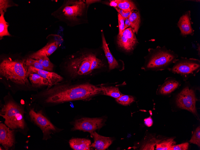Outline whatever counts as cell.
<instances>
[{"instance_id":"obj_1","label":"cell","mask_w":200,"mask_h":150,"mask_svg":"<svg viewBox=\"0 0 200 150\" xmlns=\"http://www.w3.org/2000/svg\"><path fill=\"white\" fill-rule=\"evenodd\" d=\"M61 81L32 94L30 102L45 108L71 101L85 100L101 92L100 87L89 83Z\"/></svg>"},{"instance_id":"obj_2","label":"cell","mask_w":200,"mask_h":150,"mask_svg":"<svg viewBox=\"0 0 200 150\" xmlns=\"http://www.w3.org/2000/svg\"><path fill=\"white\" fill-rule=\"evenodd\" d=\"M26 60H13L8 57L3 59L0 63L1 82L13 93L22 91H38L28 79V66L26 64Z\"/></svg>"},{"instance_id":"obj_3","label":"cell","mask_w":200,"mask_h":150,"mask_svg":"<svg viewBox=\"0 0 200 150\" xmlns=\"http://www.w3.org/2000/svg\"><path fill=\"white\" fill-rule=\"evenodd\" d=\"M4 102L0 104V116L4 123L10 129L26 136L29 128L25 116V105L16 101L10 92L3 98Z\"/></svg>"},{"instance_id":"obj_4","label":"cell","mask_w":200,"mask_h":150,"mask_svg":"<svg viewBox=\"0 0 200 150\" xmlns=\"http://www.w3.org/2000/svg\"><path fill=\"white\" fill-rule=\"evenodd\" d=\"M25 108L26 119L41 131L43 140H47L52 138L51 134L59 133L63 130L52 123L45 111V108L39 104L30 101L26 104Z\"/></svg>"},{"instance_id":"obj_5","label":"cell","mask_w":200,"mask_h":150,"mask_svg":"<svg viewBox=\"0 0 200 150\" xmlns=\"http://www.w3.org/2000/svg\"><path fill=\"white\" fill-rule=\"evenodd\" d=\"M88 7L85 0H67L54 15L69 26L74 27L86 23Z\"/></svg>"},{"instance_id":"obj_6","label":"cell","mask_w":200,"mask_h":150,"mask_svg":"<svg viewBox=\"0 0 200 150\" xmlns=\"http://www.w3.org/2000/svg\"><path fill=\"white\" fill-rule=\"evenodd\" d=\"M96 55L84 49L71 55L66 62L65 69L72 78H77L91 73L93 60Z\"/></svg>"},{"instance_id":"obj_7","label":"cell","mask_w":200,"mask_h":150,"mask_svg":"<svg viewBox=\"0 0 200 150\" xmlns=\"http://www.w3.org/2000/svg\"><path fill=\"white\" fill-rule=\"evenodd\" d=\"M148 57L143 69L162 71L168 69L178 59V55L173 51L167 49L165 46H157L150 49Z\"/></svg>"},{"instance_id":"obj_8","label":"cell","mask_w":200,"mask_h":150,"mask_svg":"<svg viewBox=\"0 0 200 150\" xmlns=\"http://www.w3.org/2000/svg\"><path fill=\"white\" fill-rule=\"evenodd\" d=\"M174 63L173 66L168 69L179 75L184 79L195 75L200 69L199 60L194 58L181 57L178 59Z\"/></svg>"},{"instance_id":"obj_9","label":"cell","mask_w":200,"mask_h":150,"mask_svg":"<svg viewBox=\"0 0 200 150\" xmlns=\"http://www.w3.org/2000/svg\"><path fill=\"white\" fill-rule=\"evenodd\" d=\"M196 98L194 90L187 87L178 94L176 103L178 107L185 109L197 115L196 107Z\"/></svg>"},{"instance_id":"obj_10","label":"cell","mask_w":200,"mask_h":150,"mask_svg":"<svg viewBox=\"0 0 200 150\" xmlns=\"http://www.w3.org/2000/svg\"><path fill=\"white\" fill-rule=\"evenodd\" d=\"M104 122L105 121L102 118H81L75 120L72 123L73 127L71 131H81L90 134L102 128Z\"/></svg>"},{"instance_id":"obj_11","label":"cell","mask_w":200,"mask_h":150,"mask_svg":"<svg viewBox=\"0 0 200 150\" xmlns=\"http://www.w3.org/2000/svg\"><path fill=\"white\" fill-rule=\"evenodd\" d=\"M16 131L12 130L4 123H0V144L4 150H14L17 143Z\"/></svg>"},{"instance_id":"obj_12","label":"cell","mask_w":200,"mask_h":150,"mask_svg":"<svg viewBox=\"0 0 200 150\" xmlns=\"http://www.w3.org/2000/svg\"><path fill=\"white\" fill-rule=\"evenodd\" d=\"M137 42L134 33L131 27L124 30L120 35L117 36L119 46L127 51L133 50Z\"/></svg>"},{"instance_id":"obj_13","label":"cell","mask_w":200,"mask_h":150,"mask_svg":"<svg viewBox=\"0 0 200 150\" xmlns=\"http://www.w3.org/2000/svg\"><path fill=\"white\" fill-rule=\"evenodd\" d=\"M34 72L38 74L49 82V87L56 84L62 81L63 78L55 72L36 69L31 66L28 67V74Z\"/></svg>"},{"instance_id":"obj_14","label":"cell","mask_w":200,"mask_h":150,"mask_svg":"<svg viewBox=\"0 0 200 150\" xmlns=\"http://www.w3.org/2000/svg\"><path fill=\"white\" fill-rule=\"evenodd\" d=\"M177 25L182 35L186 36L194 34V30L192 26L190 11H187L180 17Z\"/></svg>"},{"instance_id":"obj_15","label":"cell","mask_w":200,"mask_h":150,"mask_svg":"<svg viewBox=\"0 0 200 150\" xmlns=\"http://www.w3.org/2000/svg\"><path fill=\"white\" fill-rule=\"evenodd\" d=\"M90 134L94 140V142L91 144V147H93L95 150H105L111 144L113 141L111 137L101 136L95 131Z\"/></svg>"},{"instance_id":"obj_16","label":"cell","mask_w":200,"mask_h":150,"mask_svg":"<svg viewBox=\"0 0 200 150\" xmlns=\"http://www.w3.org/2000/svg\"><path fill=\"white\" fill-rule=\"evenodd\" d=\"M59 44V42L57 41L47 44L41 49L31 54L29 57L37 60L43 56L48 57L56 50Z\"/></svg>"},{"instance_id":"obj_17","label":"cell","mask_w":200,"mask_h":150,"mask_svg":"<svg viewBox=\"0 0 200 150\" xmlns=\"http://www.w3.org/2000/svg\"><path fill=\"white\" fill-rule=\"evenodd\" d=\"M70 147L74 150H90L91 141L85 138H72L69 142Z\"/></svg>"},{"instance_id":"obj_18","label":"cell","mask_w":200,"mask_h":150,"mask_svg":"<svg viewBox=\"0 0 200 150\" xmlns=\"http://www.w3.org/2000/svg\"><path fill=\"white\" fill-rule=\"evenodd\" d=\"M101 38L102 47L108 61L109 69L110 70L113 69L118 66V63L109 50L103 31L101 32Z\"/></svg>"},{"instance_id":"obj_19","label":"cell","mask_w":200,"mask_h":150,"mask_svg":"<svg viewBox=\"0 0 200 150\" xmlns=\"http://www.w3.org/2000/svg\"><path fill=\"white\" fill-rule=\"evenodd\" d=\"M29 77L32 86L38 91V89H43L45 88V87H48L49 86L48 81L38 73L34 72L30 73Z\"/></svg>"},{"instance_id":"obj_20","label":"cell","mask_w":200,"mask_h":150,"mask_svg":"<svg viewBox=\"0 0 200 150\" xmlns=\"http://www.w3.org/2000/svg\"><path fill=\"white\" fill-rule=\"evenodd\" d=\"M179 84V82L174 79H167L160 88L159 93L163 95L169 94L176 89Z\"/></svg>"},{"instance_id":"obj_21","label":"cell","mask_w":200,"mask_h":150,"mask_svg":"<svg viewBox=\"0 0 200 150\" xmlns=\"http://www.w3.org/2000/svg\"><path fill=\"white\" fill-rule=\"evenodd\" d=\"M131 23V27L133 32L137 34L140 23V18L139 11L133 10L129 17Z\"/></svg>"},{"instance_id":"obj_22","label":"cell","mask_w":200,"mask_h":150,"mask_svg":"<svg viewBox=\"0 0 200 150\" xmlns=\"http://www.w3.org/2000/svg\"><path fill=\"white\" fill-rule=\"evenodd\" d=\"M116 7L125 11L138 10L135 4L132 1L128 0H115Z\"/></svg>"},{"instance_id":"obj_23","label":"cell","mask_w":200,"mask_h":150,"mask_svg":"<svg viewBox=\"0 0 200 150\" xmlns=\"http://www.w3.org/2000/svg\"><path fill=\"white\" fill-rule=\"evenodd\" d=\"M101 92L105 95L109 96L116 99L119 97L122 94L118 87L113 86H101Z\"/></svg>"},{"instance_id":"obj_24","label":"cell","mask_w":200,"mask_h":150,"mask_svg":"<svg viewBox=\"0 0 200 150\" xmlns=\"http://www.w3.org/2000/svg\"><path fill=\"white\" fill-rule=\"evenodd\" d=\"M4 13L1 14L0 16V37L1 39L4 36L10 35L8 31L9 26L7 22L5 21L4 17Z\"/></svg>"},{"instance_id":"obj_25","label":"cell","mask_w":200,"mask_h":150,"mask_svg":"<svg viewBox=\"0 0 200 150\" xmlns=\"http://www.w3.org/2000/svg\"><path fill=\"white\" fill-rule=\"evenodd\" d=\"M36 60L44 67L46 71L52 72L54 66L47 56H43Z\"/></svg>"},{"instance_id":"obj_26","label":"cell","mask_w":200,"mask_h":150,"mask_svg":"<svg viewBox=\"0 0 200 150\" xmlns=\"http://www.w3.org/2000/svg\"><path fill=\"white\" fill-rule=\"evenodd\" d=\"M115 99L118 103L124 106L128 105L134 101V98L132 96L123 94Z\"/></svg>"},{"instance_id":"obj_27","label":"cell","mask_w":200,"mask_h":150,"mask_svg":"<svg viewBox=\"0 0 200 150\" xmlns=\"http://www.w3.org/2000/svg\"><path fill=\"white\" fill-rule=\"evenodd\" d=\"M175 143L172 139H169L156 145L155 149L157 150H170L172 146Z\"/></svg>"},{"instance_id":"obj_28","label":"cell","mask_w":200,"mask_h":150,"mask_svg":"<svg viewBox=\"0 0 200 150\" xmlns=\"http://www.w3.org/2000/svg\"><path fill=\"white\" fill-rule=\"evenodd\" d=\"M25 63L26 66L28 67L31 66L37 69L46 70L44 67L36 60L31 58L29 57L27 59Z\"/></svg>"},{"instance_id":"obj_29","label":"cell","mask_w":200,"mask_h":150,"mask_svg":"<svg viewBox=\"0 0 200 150\" xmlns=\"http://www.w3.org/2000/svg\"><path fill=\"white\" fill-rule=\"evenodd\" d=\"M190 143L195 144L200 146V127H198L194 132L191 138L190 141Z\"/></svg>"},{"instance_id":"obj_30","label":"cell","mask_w":200,"mask_h":150,"mask_svg":"<svg viewBox=\"0 0 200 150\" xmlns=\"http://www.w3.org/2000/svg\"><path fill=\"white\" fill-rule=\"evenodd\" d=\"M11 6L10 4L9 1L6 0H0V13H4L7 9Z\"/></svg>"},{"instance_id":"obj_31","label":"cell","mask_w":200,"mask_h":150,"mask_svg":"<svg viewBox=\"0 0 200 150\" xmlns=\"http://www.w3.org/2000/svg\"><path fill=\"white\" fill-rule=\"evenodd\" d=\"M119 32L118 35H120L124 30V20L122 16L118 13Z\"/></svg>"},{"instance_id":"obj_32","label":"cell","mask_w":200,"mask_h":150,"mask_svg":"<svg viewBox=\"0 0 200 150\" xmlns=\"http://www.w3.org/2000/svg\"><path fill=\"white\" fill-rule=\"evenodd\" d=\"M189 143H185L176 145H173L170 150H187L188 149Z\"/></svg>"},{"instance_id":"obj_33","label":"cell","mask_w":200,"mask_h":150,"mask_svg":"<svg viewBox=\"0 0 200 150\" xmlns=\"http://www.w3.org/2000/svg\"><path fill=\"white\" fill-rule=\"evenodd\" d=\"M117 11L122 16L124 21L127 18H129L131 11L126 12L117 7H114Z\"/></svg>"},{"instance_id":"obj_34","label":"cell","mask_w":200,"mask_h":150,"mask_svg":"<svg viewBox=\"0 0 200 150\" xmlns=\"http://www.w3.org/2000/svg\"><path fill=\"white\" fill-rule=\"evenodd\" d=\"M145 124L148 127L151 126L153 124V120L151 117L144 120Z\"/></svg>"},{"instance_id":"obj_35","label":"cell","mask_w":200,"mask_h":150,"mask_svg":"<svg viewBox=\"0 0 200 150\" xmlns=\"http://www.w3.org/2000/svg\"><path fill=\"white\" fill-rule=\"evenodd\" d=\"M130 26H131V23L129 20V18H128L125 20L124 30Z\"/></svg>"},{"instance_id":"obj_36","label":"cell","mask_w":200,"mask_h":150,"mask_svg":"<svg viewBox=\"0 0 200 150\" xmlns=\"http://www.w3.org/2000/svg\"><path fill=\"white\" fill-rule=\"evenodd\" d=\"M100 0H85V1L86 4L88 6L90 4L92 3H93L96 2H99L100 1Z\"/></svg>"},{"instance_id":"obj_37","label":"cell","mask_w":200,"mask_h":150,"mask_svg":"<svg viewBox=\"0 0 200 150\" xmlns=\"http://www.w3.org/2000/svg\"><path fill=\"white\" fill-rule=\"evenodd\" d=\"M110 5L114 7H116L117 4L115 0L111 1L110 3Z\"/></svg>"}]
</instances>
